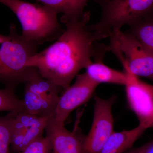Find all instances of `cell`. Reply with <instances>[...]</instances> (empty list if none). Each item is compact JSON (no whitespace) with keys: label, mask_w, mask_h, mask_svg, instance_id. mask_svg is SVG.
I'll use <instances>...</instances> for the list:
<instances>
[{"label":"cell","mask_w":153,"mask_h":153,"mask_svg":"<svg viewBox=\"0 0 153 153\" xmlns=\"http://www.w3.org/2000/svg\"><path fill=\"white\" fill-rule=\"evenodd\" d=\"M90 19L88 11L78 20L61 18L65 27L63 34L54 44L30 57L27 66L37 68L41 76L63 91L66 89L79 71L92 62V57L96 60L103 55V46H95V42L108 37L91 30Z\"/></svg>","instance_id":"1"},{"label":"cell","mask_w":153,"mask_h":153,"mask_svg":"<svg viewBox=\"0 0 153 153\" xmlns=\"http://www.w3.org/2000/svg\"><path fill=\"white\" fill-rule=\"evenodd\" d=\"M39 45L20 35L14 24L10 25L8 35L0 34V82L14 89L27 82L37 70L27 64Z\"/></svg>","instance_id":"2"},{"label":"cell","mask_w":153,"mask_h":153,"mask_svg":"<svg viewBox=\"0 0 153 153\" xmlns=\"http://www.w3.org/2000/svg\"><path fill=\"white\" fill-rule=\"evenodd\" d=\"M0 3L16 16L22 36L39 45L57 40L65 30L58 22L59 13L47 6L22 0H0Z\"/></svg>","instance_id":"3"},{"label":"cell","mask_w":153,"mask_h":153,"mask_svg":"<svg viewBox=\"0 0 153 153\" xmlns=\"http://www.w3.org/2000/svg\"><path fill=\"white\" fill-rule=\"evenodd\" d=\"M99 4L101 18L90 27L108 37L111 33L120 30L124 25L130 26L153 16V0H107Z\"/></svg>","instance_id":"4"},{"label":"cell","mask_w":153,"mask_h":153,"mask_svg":"<svg viewBox=\"0 0 153 153\" xmlns=\"http://www.w3.org/2000/svg\"><path fill=\"white\" fill-rule=\"evenodd\" d=\"M108 51L116 55L128 74L153 82V55L130 33L120 30L110 33Z\"/></svg>","instance_id":"5"},{"label":"cell","mask_w":153,"mask_h":153,"mask_svg":"<svg viewBox=\"0 0 153 153\" xmlns=\"http://www.w3.org/2000/svg\"><path fill=\"white\" fill-rule=\"evenodd\" d=\"M25 84L24 112L43 117L55 114L61 88L43 77L38 70Z\"/></svg>","instance_id":"6"},{"label":"cell","mask_w":153,"mask_h":153,"mask_svg":"<svg viewBox=\"0 0 153 153\" xmlns=\"http://www.w3.org/2000/svg\"><path fill=\"white\" fill-rule=\"evenodd\" d=\"M93 122L89 133L85 136L82 153H99L114 131L112 107L116 96L108 99L94 95Z\"/></svg>","instance_id":"7"},{"label":"cell","mask_w":153,"mask_h":153,"mask_svg":"<svg viewBox=\"0 0 153 153\" xmlns=\"http://www.w3.org/2000/svg\"><path fill=\"white\" fill-rule=\"evenodd\" d=\"M75 82L63 91L59 96L55 110V118L65 123L74 109L87 102L93 95L99 85L85 73L78 74Z\"/></svg>","instance_id":"8"},{"label":"cell","mask_w":153,"mask_h":153,"mask_svg":"<svg viewBox=\"0 0 153 153\" xmlns=\"http://www.w3.org/2000/svg\"><path fill=\"white\" fill-rule=\"evenodd\" d=\"M125 86L129 106L136 115L139 124L147 129L153 128V85L131 74Z\"/></svg>","instance_id":"9"},{"label":"cell","mask_w":153,"mask_h":153,"mask_svg":"<svg viewBox=\"0 0 153 153\" xmlns=\"http://www.w3.org/2000/svg\"><path fill=\"white\" fill-rule=\"evenodd\" d=\"M78 122L70 131L64 123L59 121L54 115L48 119L45 131L53 153H82L85 136L79 128Z\"/></svg>","instance_id":"10"},{"label":"cell","mask_w":153,"mask_h":153,"mask_svg":"<svg viewBox=\"0 0 153 153\" xmlns=\"http://www.w3.org/2000/svg\"><path fill=\"white\" fill-rule=\"evenodd\" d=\"M49 117L38 116L23 111L17 113L14 120L10 152L19 153L31 143L43 136Z\"/></svg>","instance_id":"11"},{"label":"cell","mask_w":153,"mask_h":153,"mask_svg":"<svg viewBox=\"0 0 153 153\" xmlns=\"http://www.w3.org/2000/svg\"><path fill=\"white\" fill-rule=\"evenodd\" d=\"M147 129L139 124L130 130L114 131L99 153H125L132 148L134 143Z\"/></svg>","instance_id":"12"},{"label":"cell","mask_w":153,"mask_h":153,"mask_svg":"<svg viewBox=\"0 0 153 153\" xmlns=\"http://www.w3.org/2000/svg\"><path fill=\"white\" fill-rule=\"evenodd\" d=\"M85 69L88 76L99 85L108 83L125 86L131 76V74L125 71H118L107 66L102 60L91 62Z\"/></svg>","instance_id":"13"},{"label":"cell","mask_w":153,"mask_h":153,"mask_svg":"<svg viewBox=\"0 0 153 153\" xmlns=\"http://www.w3.org/2000/svg\"><path fill=\"white\" fill-rule=\"evenodd\" d=\"M42 4L62 13L61 18L69 20L81 19L88 0H36Z\"/></svg>","instance_id":"14"},{"label":"cell","mask_w":153,"mask_h":153,"mask_svg":"<svg viewBox=\"0 0 153 153\" xmlns=\"http://www.w3.org/2000/svg\"><path fill=\"white\" fill-rule=\"evenodd\" d=\"M130 27L129 33L153 55V16L142 19Z\"/></svg>","instance_id":"15"},{"label":"cell","mask_w":153,"mask_h":153,"mask_svg":"<svg viewBox=\"0 0 153 153\" xmlns=\"http://www.w3.org/2000/svg\"><path fill=\"white\" fill-rule=\"evenodd\" d=\"M17 113L10 112L0 117V153H10V145L15 117Z\"/></svg>","instance_id":"16"},{"label":"cell","mask_w":153,"mask_h":153,"mask_svg":"<svg viewBox=\"0 0 153 153\" xmlns=\"http://www.w3.org/2000/svg\"><path fill=\"white\" fill-rule=\"evenodd\" d=\"M19 113L24 111V103L14 93V89L0 88V111Z\"/></svg>","instance_id":"17"},{"label":"cell","mask_w":153,"mask_h":153,"mask_svg":"<svg viewBox=\"0 0 153 153\" xmlns=\"http://www.w3.org/2000/svg\"><path fill=\"white\" fill-rule=\"evenodd\" d=\"M52 151L49 139L42 136L31 143L19 153H50Z\"/></svg>","instance_id":"18"},{"label":"cell","mask_w":153,"mask_h":153,"mask_svg":"<svg viewBox=\"0 0 153 153\" xmlns=\"http://www.w3.org/2000/svg\"><path fill=\"white\" fill-rule=\"evenodd\" d=\"M138 149L141 153H153V139Z\"/></svg>","instance_id":"19"},{"label":"cell","mask_w":153,"mask_h":153,"mask_svg":"<svg viewBox=\"0 0 153 153\" xmlns=\"http://www.w3.org/2000/svg\"><path fill=\"white\" fill-rule=\"evenodd\" d=\"M125 153H141L139 150L138 149L136 148V149H130L128 151Z\"/></svg>","instance_id":"20"},{"label":"cell","mask_w":153,"mask_h":153,"mask_svg":"<svg viewBox=\"0 0 153 153\" xmlns=\"http://www.w3.org/2000/svg\"><path fill=\"white\" fill-rule=\"evenodd\" d=\"M97 1V2L99 3L105 1H106L107 0H96Z\"/></svg>","instance_id":"21"}]
</instances>
